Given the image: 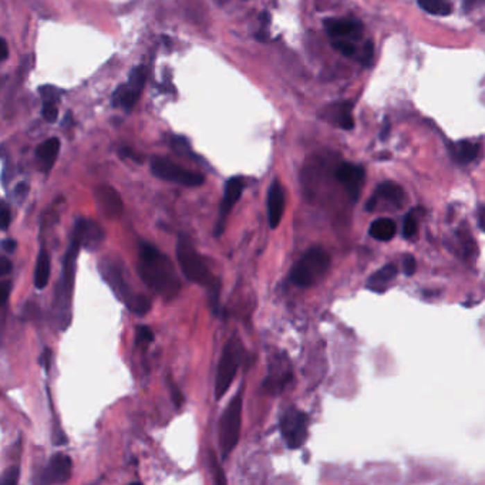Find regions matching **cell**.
Here are the masks:
<instances>
[{
    "label": "cell",
    "instance_id": "cell-49",
    "mask_svg": "<svg viewBox=\"0 0 485 485\" xmlns=\"http://www.w3.org/2000/svg\"><path fill=\"white\" fill-rule=\"evenodd\" d=\"M389 131H390V126L386 123L384 124V130H383V133L380 134V137H382V139H386V137L389 135Z\"/></svg>",
    "mask_w": 485,
    "mask_h": 485
},
{
    "label": "cell",
    "instance_id": "cell-1",
    "mask_svg": "<svg viewBox=\"0 0 485 485\" xmlns=\"http://www.w3.org/2000/svg\"><path fill=\"white\" fill-rule=\"evenodd\" d=\"M137 269L147 287L164 299H174L180 293L181 282L173 262L154 245L148 242L139 244Z\"/></svg>",
    "mask_w": 485,
    "mask_h": 485
},
{
    "label": "cell",
    "instance_id": "cell-11",
    "mask_svg": "<svg viewBox=\"0 0 485 485\" xmlns=\"http://www.w3.org/2000/svg\"><path fill=\"white\" fill-rule=\"evenodd\" d=\"M244 188H245V182L241 177H232L225 182L222 203L219 205V216L216 219V226H215V237H221L223 234L228 215L231 214L232 208L239 201Z\"/></svg>",
    "mask_w": 485,
    "mask_h": 485
},
{
    "label": "cell",
    "instance_id": "cell-36",
    "mask_svg": "<svg viewBox=\"0 0 485 485\" xmlns=\"http://www.w3.org/2000/svg\"><path fill=\"white\" fill-rule=\"evenodd\" d=\"M168 387H169V391H171V398H173L176 407L180 409L182 406V403H184V397H182L180 389L176 386V383L171 379H168Z\"/></svg>",
    "mask_w": 485,
    "mask_h": 485
},
{
    "label": "cell",
    "instance_id": "cell-41",
    "mask_svg": "<svg viewBox=\"0 0 485 485\" xmlns=\"http://www.w3.org/2000/svg\"><path fill=\"white\" fill-rule=\"evenodd\" d=\"M0 291H2V302L5 305L8 302V299H9L10 292H12V282L9 279L3 280L2 284H0Z\"/></svg>",
    "mask_w": 485,
    "mask_h": 485
},
{
    "label": "cell",
    "instance_id": "cell-24",
    "mask_svg": "<svg viewBox=\"0 0 485 485\" xmlns=\"http://www.w3.org/2000/svg\"><path fill=\"white\" fill-rule=\"evenodd\" d=\"M418 6L430 15L448 16L452 12V5L450 0H417Z\"/></svg>",
    "mask_w": 485,
    "mask_h": 485
},
{
    "label": "cell",
    "instance_id": "cell-8",
    "mask_svg": "<svg viewBox=\"0 0 485 485\" xmlns=\"http://www.w3.org/2000/svg\"><path fill=\"white\" fill-rule=\"evenodd\" d=\"M280 432L288 448H300L307 437V416L296 407L288 409L280 418Z\"/></svg>",
    "mask_w": 485,
    "mask_h": 485
},
{
    "label": "cell",
    "instance_id": "cell-33",
    "mask_svg": "<svg viewBox=\"0 0 485 485\" xmlns=\"http://www.w3.org/2000/svg\"><path fill=\"white\" fill-rule=\"evenodd\" d=\"M210 466H211V471H212V475H214V481L216 484H226V478L223 475V471H222L218 460L215 459L214 452L210 454Z\"/></svg>",
    "mask_w": 485,
    "mask_h": 485
},
{
    "label": "cell",
    "instance_id": "cell-6",
    "mask_svg": "<svg viewBox=\"0 0 485 485\" xmlns=\"http://www.w3.org/2000/svg\"><path fill=\"white\" fill-rule=\"evenodd\" d=\"M330 266V256L322 248L309 249L291 272V280L299 288H310L318 283Z\"/></svg>",
    "mask_w": 485,
    "mask_h": 485
},
{
    "label": "cell",
    "instance_id": "cell-2",
    "mask_svg": "<svg viewBox=\"0 0 485 485\" xmlns=\"http://www.w3.org/2000/svg\"><path fill=\"white\" fill-rule=\"evenodd\" d=\"M177 259L182 269L184 276L192 282L199 284L210 291L212 295L214 305H218L219 295V284L214 273L210 271L207 264L204 262L203 256L198 253L192 241L187 235H180L177 242Z\"/></svg>",
    "mask_w": 485,
    "mask_h": 485
},
{
    "label": "cell",
    "instance_id": "cell-13",
    "mask_svg": "<svg viewBox=\"0 0 485 485\" xmlns=\"http://www.w3.org/2000/svg\"><path fill=\"white\" fill-rule=\"evenodd\" d=\"M364 177H366L364 169L360 165L343 162L340 164L336 169V178L343 184V187L346 188L348 194L352 198V201H356V199L360 196Z\"/></svg>",
    "mask_w": 485,
    "mask_h": 485
},
{
    "label": "cell",
    "instance_id": "cell-38",
    "mask_svg": "<svg viewBox=\"0 0 485 485\" xmlns=\"http://www.w3.org/2000/svg\"><path fill=\"white\" fill-rule=\"evenodd\" d=\"M173 147H174L178 153H181V154H185V153L191 154V147H189L188 141H187L184 137H176V138L173 139Z\"/></svg>",
    "mask_w": 485,
    "mask_h": 485
},
{
    "label": "cell",
    "instance_id": "cell-48",
    "mask_svg": "<svg viewBox=\"0 0 485 485\" xmlns=\"http://www.w3.org/2000/svg\"><path fill=\"white\" fill-rule=\"evenodd\" d=\"M9 57V49H8V43L5 39H2V60L5 62Z\"/></svg>",
    "mask_w": 485,
    "mask_h": 485
},
{
    "label": "cell",
    "instance_id": "cell-27",
    "mask_svg": "<svg viewBox=\"0 0 485 485\" xmlns=\"http://www.w3.org/2000/svg\"><path fill=\"white\" fill-rule=\"evenodd\" d=\"M128 309L138 316H144L146 313H148L151 310V302L144 295H137L135 299L128 306Z\"/></svg>",
    "mask_w": 485,
    "mask_h": 485
},
{
    "label": "cell",
    "instance_id": "cell-46",
    "mask_svg": "<svg viewBox=\"0 0 485 485\" xmlns=\"http://www.w3.org/2000/svg\"><path fill=\"white\" fill-rule=\"evenodd\" d=\"M482 2H485V0H464V9H466V12L473 10V9H475L478 5H481Z\"/></svg>",
    "mask_w": 485,
    "mask_h": 485
},
{
    "label": "cell",
    "instance_id": "cell-35",
    "mask_svg": "<svg viewBox=\"0 0 485 485\" xmlns=\"http://www.w3.org/2000/svg\"><path fill=\"white\" fill-rule=\"evenodd\" d=\"M19 475H20V468L19 467H10L0 479V484L2 485H16L19 481Z\"/></svg>",
    "mask_w": 485,
    "mask_h": 485
},
{
    "label": "cell",
    "instance_id": "cell-16",
    "mask_svg": "<svg viewBox=\"0 0 485 485\" xmlns=\"http://www.w3.org/2000/svg\"><path fill=\"white\" fill-rule=\"evenodd\" d=\"M284 210V192L278 180L272 181L268 191V218L272 230L279 226Z\"/></svg>",
    "mask_w": 485,
    "mask_h": 485
},
{
    "label": "cell",
    "instance_id": "cell-32",
    "mask_svg": "<svg viewBox=\"0 0 485 485\" xmlns=\"http://www.w3.org/2000/svg\"><path fill=\"white\" fill-rule=\"evenodd\" d=\"M42 116L47 123H56L57 117H59V108L56 107V103H43Z\"/></svg>",
    "mask_w": 485,
    "mask_h": 485
},
{
    "label": "cell",
    "instance_id": "cell-44",
    "mask_svg": "<svg viewBox=\"0 0 485 485\" xmlns=\"http://www.w3.org/2000/svg\"><path fill=\"white\" fill-rule=\"evenodd\" d=\"M16 246H17V242L12 238H6L2 241V248L8 252V253H13L16 250Z\"/></svg>",
    "mask_w": 485,
    "mask_h": 485
},
{
    "label": "cell",
    "instance_id": "cell-26",
    "mask_svg": "<svg viewBox=\"0 0 485 485\" xmlns=\"http://www.w3.org/2000/svg\"><path fill=\"white\" fill-rule=\"evenodd\" d=\"M395 275H397L395 265L389 264V265L383 266L380 271H377L376 273H373L372 276H370L368 278V283L372 284V287H375V284H377V287H382V284H386L390 280H393V278Z\"/></svg>",
    "mask_w": 485,
    "mask_h": 485
},
{
    "label": "cell",
    "instance_id": "cell-20",
    "mask_svg": "<svg viewBox=\"0 0 485 485\" xmlns=\"http://www.w3.org/2000/svg\"><path fill=\"white\" fill-rule=\"evenodd\" d=\"M50 269H51V264H50L49 252L44 248H42L39 255H37V261H36V266H35V287H36V289L42 291L47 287L49 279H50Z\"/></svg>",
    "mask_w": 485,
    "mask_h": 485
},
{
    "label": "cell",
    "instance_id": "cell-12",
    "mask_svg": "<svg viewBox=\"0 0 485 485\" xmlns=\"http://www.w3.org/2000/svg\"><path fill=\"white\" fill-rule=\"evenodd\" d=\"M71 237L81 244V248L87 250H97L104 241V231L97 222L80 218L74 223Z\"/></svg>",
    "mask_w": 485,
    "mask_h": 485
},
{
    "label": "cell",
    "instance_id": "cell-42",
    "mask_svg": "<svg viewBox=\"0 0 485 485\" xmlns=\"http://www.w3.org/2000/svg\"><path fill=\"white\" fill-rule=\"evenodd\" d=\"M40 363L43 366V368L46 370V372H49V368H50V363H51V350L49 348H46L43 350V355L40 357Z\"/></svg>",
    "mask_w": 485,
    "mask_h": 485
},
{
    "label": "cell",
    "instance_id": "cell-39",
    "mask_svg": "<svg viewBox=\"0 0 485 485\" xmlns=\"http://www.w3.org/2000/svg\"><path fill=\"white\" fill-rule=\"evenodd\" d=\"M0 215H2V219H0V222H2V230L8 231L10 221H12V215H10V210H9L6 203L2 204V212H0Z\"/></svg>",
    "mask_w": 485,
    "mask_h": 485
},
{
    "label": "cell",
    "instance_id": "cell-19",
    "mask_svg": "<svg viewBox=\"0 0 485 485\" xmlns=\"http://www.w3.org/2000/svg\"><path fill=\"white\" fill-rule=\"evenodd\" d=\"M291 380H292V373L289 370H283V368L271 370L268 377L262 382V390L268 394L278 395L283 391L284 387L288 386Z\"/></svg>",
    "mask_w": 485,
    "mask_h": 485
},
{
    "label": "cell",
    "instance_id": "cell-31",
    "mask_svg": "<svg viewBox=\"0 0 485 485\" xmlns=\"http://www.w3.org/2000/svg\"><path fill=\"white\" fill-rule=\"evenodd\" d=\"M154 340V332L148 326H138L135 341L138 345H148Z\"/></svg>",
    "mask_w": 485,
    "mask_h": 485
},
{
    "label": "cell",
    "instance_id": "cell-10",
    "mask_svg": "<svg viewBox=\"0 0 485 485\" xmlns=\"http://www.w3.org/2000/svg\"><path fill=\"white\" fill-rule=\"evenodd\" d=\"M100 272L104 280L110 284V288L117 295V298L124 302L128 307L138 293H134L128 282L124 278L123 268L116 261H104L100 265Z\"/></svg>",
    "mask_w": 485,
    "mask_h": 485
},
{
    "label": "cell",
    "instance_id": "cell-29",
    "mask_svg": "<svg viewBox=\"0 0 485 485\" xmlns=\"http://www.w3.org/2000/svg\"><path fill=\"white\" fill-rule=\"evenodd\" d=\"M417 218L414 215V211L409 212L405 218V223H403V235L406 238H413L417 234Z\"/></svg>",
    "mask_w": 485,
    "mask_h": 485
},
{
    "label": "cell",
    "instance_id": "cell-14",
    "mask_svg": "<svg viewBox=\"0 0 485 485\" xmlns=\"http://www.w3.org/2000/svg\"><path fill=\"white\" fill-rule=\"evenodd\" d=\"M71 459L66 454L57 452L50 459L47 467L42 474L43 484H63L71 477Z\"/></svg>",
    "mask_w": 485,
    "mask_h": 485
},
{
    "label": "cell",
    "instance_id": "cell-9",
    "mask_svg": "<svg viewBox=\"0 0 485 485\" xmlns=\"http://www.w3.org/2000/svg\"><path fill=\"white\" fill-rule=\"evenodd\" d=\"M147 80V70L144 66L133 69L128 76V81L121 84L112 94V105H121L126 111H130L138 101L142 89Z\"/></svg>",
    "mask_w": 485,
    "mask_h": 485
},
{
    "label": "cell",
    "instance_id": "cell-45",
    "mask_svg": "<svg viewBox=\"0 0 485 485\" xmlns=\"http://www.w3.org/2000/svg\"><path fill=\"white\" fill-rule=\"evenodd\" d=\"M120 155H121L123 158H131V160H134L135 162H142V158H141L138 154H134L130 148H121V150H120Z\"/></svg>",
    "mask_w": 485,
    "mask_h": 485
},
{
    "label": "cell",
    "instance_id": "cell-43",
    "mask_svg": "<svg viewBox=\"0 0 485 485\" xmlns=\"http://www.w3.org/2000/svg\"><path fill=\"white\" fill-rule=\"evenodd\" d=\"M10 271H12V262L9 258L3 256V258L0 259V275L6 276L8 273H10Z\"/></svg>",
    "mask_w": 485,
    "mask_h": 485
},
{
    "label": "cell",
    "instance_id": "cell-47",
    "mask_svg": "<svg viewBox=\"0 0 485 485\" xmlns=\"http://www.w3.org/2000/svg\"><path fill=\"white\" fill-rule=\"evenodd\" d=\"M478 222H479V228L485 232V207H479L478 210Z\"/></svg>",
    "mask_w": 485,
    "mask_h": 485
},
{
    "label": "cell",
    "instance_id": "cell-25",
    "mask_svg": "<svg viewBox=\"0 0 485 485\" xmlns=\"http://www.w3.org/2000/svg\"><path fill=\"white\" fill-rule=\"evenodd\" d=\"M334 120L343 130H352L355 126L352 117V105L349 103H343L339 105L334 111Z\"/></svg>",
    "mask_w": 485,
    "mask_h": 485
},
{
    "label": "cell",
    "instance_id": "cell-28",
    "mask_svg": "<svg viewBox=\"0 0 485 485\" xmlns=\"http://www.w3.org/2000/svg\"><path fill=\"white\" fill-rule=\"evenodd\" d=\"M332 46L334 50H337L340 54H343L346 57H353L356 56V47L353 43L345 40V39H336L332 42Z\"/></svg>",
    "mask_w": 485,
    "mask_h": 485
},
{
    "label": "cell",
    "instance_id": "cell-4",
    "mask_svg": "<svg viewBox=\"0 0 485 485\" xmlns=\"http://www.w3.org/2000/svg\"><path fill=\"white\" fill-rule=\"evenodd\" d=\"M245 357V349L242 340L234 334L223 348L221 360L216 367V377H215V400L226 394L228 389L231 387L239 366Z\"/></svg>",
    "mask_w": 485,
    "mask_h": 485
},
{
    "label": "cell",
    "instance_id": "cell-23",
    "mask_svg": "<svg viewBox=\"0 0 485 485\" xmlns=\"http://www.w3.org/2000/svg\"><path fill=\"white\" fill-rule=\"evenodd\" d=\"M373 196L376 199L383 198V199H387V201H390L395 205H400L403 201V198H405V191L398 184L391 182V181H386L377 187V191Z\"/></svg>",
    "mask_w": 485,
    "mask_h": 485
},
{
    "label": "cell",
    "instance_id": "cell-22",
    "mask_svg": "<svg viewBox=\"0 0 485 485\" xmlns=\"http://www.w3.org/2000/svg\"><path fill=\"white\" fill-rule=\"evenodd\" d=\"M479 153V146L471 141H460L452 147V155L460 164L473 162Z\"/></svg>",
    "mask_w": 485,
    "mask_h": 485
},
{
    "label": "cell",
    "instance_id": "cell-3",
    "mask_svg": "<svg viewBox=\"0 0 485 485\" xmlns=\"http://www.w3.org/2000/svg\"><path fill=\"white\" fill-rule=\"evenodd\" d=\"M81 249V244L71 237L70 246L66 252L63 271L60 282L57 283L56 288V309L59 315V323L63 330L70 325V313H71V296L74 288V278H76V266H77V255Z\"/></svg>",
    "mask_w": 485,
    "mask_h": 485
},
{
    "label": "cell",
    "instance_id": "cell-37",
    "mask_svg": "<svg viewBox=\"0 0 485 485\" xmlns=\"http://www.w3.org/2000/svg\"><path fill=\"white\" fill-rule=\"evenodd\" d=\"M28 189H31V187H28L27 182H19L13 189V198L17 203H23L28 195Z\"/></svg>",
    "mask_w": 485,
    "mask_h": 485
},
{
    "label": "cell",
    "instance_id": "cell-5",
    "mask_svg": "<svg viewBox=\"0 0 485 485\" xmlns=\"http://www.w3.org/2000/svg\"><path fill=\"white\" fill-rule=\"evenodd\" d=\"M242 403H244V386L237 391L232 400L225 409L219 421V445L222 460L230 457L232 450L239 441L241 423H242Z\"/></svg>",
    "mask_w": 485,
    "mask_h": 485
},
{
    "label": "cell",
    "instance_id": "cell-30",
    "mask_svg": "<svg viewBox=\"0 0 485 485\" xmlns=\"http://www.w3.org/2000/svg\"><path fill=\"white\" fill-rule=\"evenodd\" d=\"M373 53H375V47H373V43L372 42H366L363 49L360 50L359 53V62L364 66V67H368L370 63H372V59H373Z\"/></svg>",
    "mask_w": 485,
    "mask_h": 485
},
{
    "label": "cell",
    "instance_id": "cell-21",
    "mask_svg": "<svg viewBox=\"0 0 485 485\" xmlns=\"http://www.w3.org/2000/svg\"><path fill=\"white\" fill-rule=\"evenodd\" d=\"M395 231H397L395 222L390 218H379L373 221V223L370 225V230H368L370 235H372L375 239L383 241V242L391 241L395 235Z\"/></svg>",
    "mask_w": 485,
    "mask_h": 485
},
{
    "label": "cell",
    "instance_id": "cell-50",
    "mask_svg": "<svg viewBox=\"0 0 485 485\" xmlns=\"http://www.w3.org/2000/svg\"><path fill=\"white\" fill-rule=\"evenodd\" d=\"M67 121H69V123L71 121V112H67V114H66V117H65V121H63V126H65V127L67 126Z\"/></svg>",
    "mask_w": 485,
    "mask_h": 485
},
{
    "label": "cell",
    "instance_id": "cell-17",
    "mask_svg": "<svg viewBox=\"0 0 485 485\" xmlns=\"http://www.w3.org/2000/svg\"><path fill=\"white\" fill-rule=\"evenodd\" d=\"M323 24L327 35L336 39H343L348 36L360 37L363 32L361 23L355 19H327L323 22Z\"/></svg>",
    "mask_w": 485,
    "mask_h": 485
},
{
    "label": "cell",
    "instance_id": "cell-7",
    "mask_svg": "<svg viewBox=\"0 0 485 485\" xmlns=\"http://www.w3.org/2000/svg\"><path fill=\"white\" fill-rule=\"evenodd\" d=\"M150 168L157 178L184 187H201L205 181L204 176L182 168L181 165L162 157H153L150 161Z\"/></svg>",
    "mask_w": 485,
    "mask_h": 485
},
{
    "label": "cell",
    "instance_id": "cell-34",
    "mask_svg": "<svg viewBox=\"0 0 485 485\" xmlns=\"http://www.w3.org/2000/svg\"><path fill=\"white\" fill-rule=\"evenodd\" d=\"M40 96L43 99V103H56L59 101V97H60V93L57 92L56 87H51V85H43V87H40Z\"/></svg>",
    "mask_w": 485,
    "mask_h": 485
},
{
    "label": "cell",
    "instance_id": "cell-15",
    "mask_svg": "<svg viewBox=\"0 0 485 485\" xmlns=\"http://www.w3.org/2000/svg\"><path fill=\"white\" fill-rule=\"evenodd\" d=\"M96 201L103 212L108 218H117L124 211V204L121 201L120 194L108 185H101L96 189Z\"/></svg>",
    "mask_w": 485,
    "mask_h": 485
},
{
    "label": "cell",
    "instance_id": "cell-18",
    "mask_svg": "<svg viewBox=\"0 0 485 485\" xmlns=\"http://www.w3.org/2000/svg\"><path fill=\"white\" fill-rule=\"evenodd\" d=\"M59 151H60V139L56 138V137L46 139L37 147L36 158L39 160L40 169L43 171V173H49V171L51 169L57 155H59Z\"/></svg>",
    "mask_w": 485,
    "mask_h": 485
},
{
    "label": "cell",
    "instance_id": "cell-40",
    "mask_svg": "<svg viewBox=\"0 0 485 485\" xmlns=\"http://www.w3.org/2000/svg\"><path fill=\"white\" fill-rule=\"evenodd\" d=\"M416 268H417L416 259L413 258L411 255H407L406 258H405V261H403V269H405V273H406L407 276H411V275H414Z\"/></svg>",
    "mask_w": 485,
    "mask_h": 485
}]
</instances>
